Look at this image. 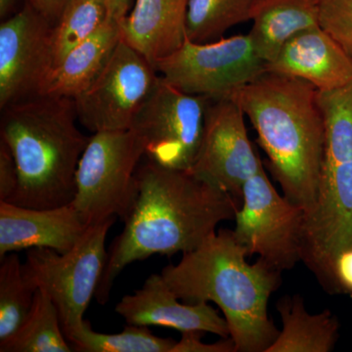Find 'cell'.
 Returning a JSON list of instances; mask_svg holds the SVG:
<instances>
[{"label":"cell","instance_id":"8992f818","mask_svg":"<svg viewBox=\"0 0 352 352\" xmlns=\"http://www.w3.org/2000/svg\"><path fill=\"white\" fill-rule=\"evenodd\" d=\"M145 156L131 129L90 136L76 176L71 205L87 227L119 217L126 221L139 194L138 168Z\"/></svg>","mask_w":352,"mask_h":352},{"label":"cell","instance_id":"52a82bcc","mask_svg":"<svg viewBox=\"0 0 352 352\" xmlns=\"http://www.w3.org/2000/svg\"><path fill=\"white\" fill-rule=\"evenodd\" d=\"M115 221L113 217L88 227L78 244L65 254L46 248L28 250L23 263L25 279L54 303L69 342L87 323L83 317L103 274L106 237Z\"/></svg>","mask_w":352,"mask_h":352},{"label":"cell","instance_id":"484cf974","mask_svg":"<svg viewBox=\"0 0 352 352\" xmlns=\"http://www.w3.org/2000/svg\"><path fill=\"white\" fill-rule=\"evenodd\" d=\"M319 25L352 60V0H320Z\"/></svg>","mask_w":352,"mask_h":352},{"label":"cell","instance_id":"4316f807","mask_svg":"<svg viewBox=\"0 0 352 352\" xmlns=\"http://www.w3.org/2000/svg\"><path fill=\"white\" fill-rule=\"evenodd\" d=\"M18 170L10 148L0 139V201H9L18 187Z\"/></svg>","mask_w":352,"mask_h":352},{"label":"cell","instance_id":"7402d4cb","mask_svg":"<svg viewBox=\"0 0 352 352\" xmlns=\"http://www.w3.org/2000/svg\"><path fill=\"white\" fill-rule=\"evenodd\" d=\"M254 0H188L186 38L210 43L222 38L229 29L251 21Z\"/></svg>","mask_w":352,"mask_h":352},{"label":"cell","instance_id":"277c9868","mask_svg":"<svg viewBox=\"0 0 352 352\" xmlns=\"http://www.w3.org/2000/svg\"><path fill=\"white\" fill-rule=\"evenodd\" d=\"M74 99L38 95L1 110L0 139L12 152L18 187L9 203L31 208L69 205L90 138L76 126Z\"/></svg>","mask_w":352,"mask_h":352},{"label":"cell","instance_id":"6da1fadb","mask_svg":"<svg viewBox=\"0 0 352 352\" xmlns=\"http://www.w3.org/2000/svg\"><path fill=\"white\" fill-rule=\"evenodd\" d=\"M139 194L124 230L107 251L95 298L105 305L113 282L129 264L200 247L220 222L235 219L240 201L189 170H173L144 157Z\"/></svg>","mask_w":352,"mask_h":352},{"label":"cell","instance_id":"9a60e30c","mask_svg":"<svg viewBox=\"0 0 352 352\" xmlns=\"http://www.w3.org/2000/svg\"><path fill=\"white\" fill-rule=\"evenodd\" d=\"M87 228L71 204L41 210L0 201V258L36 248L65 254L78 244Z\"/></svg>","mask_w":352,"mask_h":352},{"label":"cell","instance_id":"f1b7e54d","mask_svg":"<svg viewBox=\"0 0 352 352\" xmlns=\"http://www.w3.org/2000/svg\"><path fill=\"white\" fill-rule=\"evenodd\" d=\"M333 280L338 294L352 295V248L340 252L336 259Z\"/></svg>","mask_w":352,"mask_h":352},{"label":"cell","instance_id":"d4e9b609","mask_svg":"<svg viewBox=\"0 0 352 352\" xmlns=\"http://www.w3.org/2000/svg\"><path fill=\"white\" fill-rule=\"evenodd\" d=\"M107 18L104 0H75L53 25V69L69 51L96 32Z\"/></svg>","mask_w":352,"mask_h":352},{"label":"cell","instance_id":"83f0119b","mask_svg":"<svg viewBox=\"0 0 352 352\" xmlns=\"http://www.w3.org/2000/svg\"><path fill=\"white\" fill-rule=\"evenodd\" d=\"M180 340L176 342L173 352H236L235 344L231 338H222L215 344H204L201 340L204 333H182Z\"/></svg>","mask_w":352,"mask_h":352},{"label":"cell","instance_id":"7a4b0ae2","mask_svg":"<svg viewBox=\"0 0 352 352\" xmlns=\"http://www.w3.org/2000/svg\"><path fill=\"white\" fill-rule=\"evenodd\" d=\"M179 263L162 270L166 285L187 303L214 302L224 315L236 352H266L279 331L268 316V300L281 272L259 258L254 264L233 230L220 229Z\"/></svg>","mask_w":352,"mask_h":352},{"label":"cell","instance_id":"1f68e13d","mask_svg":"<svg viewBox=\"0 0 352 352\" xmlns=\"http://www.w3.org/2000/svg\"><path fill=\"white\" fill-rule=\"evenodd\" d=\"M20 0H0V19L2 21L8 19L16 11Z\"/></svg>","mask_w":352,"mask_h":352},{"label":"cell","instance_id":"cb8c5ba5","mask_svg":"<svg viewBox=\"0 0 352 352\" xmlns=\"http://www.w3.org/2000/svg\"><path fill=\"white\" fill-rule=\"evenodd\" d=\"M176 342L153 335L145 326L129 325L118 333H97L87 321L71 344L80 352H173Z\"/></svg>","mask_w":352,"mask_h":352},{"label":"cell","instance_id":"d6986e66","mask_svg":"<svg viewBox=\"0 0 352 352\" xmlns=\"http://www.w3.org/2000/svg\"><path fill=\"white\" fill-rule=\"evenodd\" d=\"M319 11L320 0H254L249 34L264 61H273L298 32L319 25Z\"/></svg>","mask_w":352,"mask_h":352},{"label":"cell","instance_id":"2e32d148","mask_svg":"<svg viewBox=\"0 0 352 352\" xmlns=\"http://www.w3.org/2000/svg\"><path fill=\"white\" fill-rule=\"evenodd\" d=\"M266 69L305 80L318 91L337 89L352 82V60L320 25L292 36Z\"/></svg>","mask_w":352,"mask_h":352},{"label":"cell","instance_id":"5b68a950","mask_svg":"<svg viewBox=\"0 0 352 352\" xmlns=\"http://www.w3.org/2000/svg\"><path fill=\"white\" fill-rule=\"evenodd\" d=\"M318 97L325 147L316 203L305 215L302 261L324 288L338 294L333 264L352 248V82Z\"/></svg>","mask_w":352,"mask_h":352},{"label":"cell","instance_id":"30bf717a","mask_svg":"<svg viewBox=\"0 0 352 352\" xmlns=\"http://www.w3.org/2000/svg\"><path fill=\"white\" fill-rule=\"evenodd\" d=\"M208 103V97L186 94L160 76L131 127L142 141L144 157L173 170H191Z\"/></svg>","mask_w":352,"mask_h":352},{"label":"cell","instance_id":"4fadbf2b","mask_svg":"<svg viewBox=\"0 0 352 352\" xmlns=\"http://www.w3.org/2000/svg\"><path fill=\"white\" fill-rule=\"evenodd\" d=\"M53 25L25 1L0 25V109L41 95L54 66Z\"/></svg>","mask_w":352,"mask_h":352},{"label":"cell","instance_id":"603a6c76","mask_svg":"<svg viewBox=\"0 0 352 352\" xmlns=\"http://www.w3.org/2000/svg\"><path fill=\"white\" fill-rule=\"evenodd\" d=\"M34 293L19 256L10 252L0 258V342L10 338L24 323Z\"/></svg>","mask_w":352,"mask_h":352},{"label":"cell","instance_id":"3957f363","mask_svg":"<svg viewBox=\"0 0 352 352\" xmlns=\"http://www.w3.org/2000/svg\"><path fill=\"white\" fill-rule=\"evenodd\" d=\"M228 97L258 133L283 195L309 214L318 195L325 147L318 90L300 78L265 72Z\"/></svg>","mask_w":352,"mask_h":352},{"label":"cell","instance_id":"8fae6325","mask_svg":"<svg viewBox=\"0 0 352 352\" xmlns=\"http://www.w3.org/2000/svg\"><path fill=\"white\" fill-rule=\"evenodd\" d=\"M159 76L142 54L120 38L100 75L74 98L78 122L92 133L131 129Z\"/></svg>","mask_w":352,"mask_h":352},{"label":"cell","instance_id":"4dcf8cb0","mask_svg":"<svg viewBox=\"0 0 352 352\" xmlns=\"http://www.w3.org/2000/svg\"><path fill=\"white\" fill-rule=\"evenodd\" d=\"M107 8L108 17L120 22L129 14L131 0H104Z\"/></svg>","mask_w":352,"mask_h":352},{"label":"cell","instance_id":"f546056e","mask_svg":"<svg viewBox=\"0 0 352 352\" xmlns=\"http://www.w3.org/2000/svg\"><path fill=\"white\" fill-rule=\"evenodd\" d=\"M74 1L75 0H29L30 3L53 25L57 24Z\"/></svg>","mask_w":352,"mask_h":352},{"label":"cell","instance_id":"ba28073f","mask_svg":"<svg viewBox=\"0 0 352 352\" xmlns=\"http://www.w3.org/2000/svg\"><path fill=\"white\" fill-rule=\"evenodd\" d=\"M233 232L248 256L258 254L280 271L302 261L305 212L271 184L263 166L243 187Z\"/></svg>","mask_w":352,"mask_h":352},{"label":"cell","instance_id":"5bb4252c","mask_svg":"<svg viewBox=\"0 0 352 352\" xmlns=\"http://www.w3.org/2000/svg\"><path fill=\"white\" fill-rule=\"evenodd\" d=\"M161 274H152L142 288L124 296L115 311L127 325L157 326L180 333L201 332L230 338L226 318L208 302L182 303Z\"/></svg>","mask_w":352,"mask_h":352},{"label":"cell","instance_id":"e0dca14e","mask_svg":"<svg viewBox=\"0 0 352 352\" xmlns=\"http://www.w3.org/2000/svg\"><path fill=\"white\" fill-rule=\"evenodd\" d=\"M188 0H136L120 21L122 41L155 67L186 41Z\"/></svg>","mask_w":352,"mask_h":352},{"label":"cell","instance_id":"7c38bea8","mask_svg":"<svg viewBox=\"0 0 352 352\" xmlns=\"http://www.w3.org/2000/svg\"><path fill=\"white\" fill-rule=\"evenodd\" d=\"M245 116L230 97L208 98L200 149L189 170L238 201L245 183L263 166L248 136Z\"/></svg>","mask_w":352,"mask_h":352},{"label":"cell","instance_id":"44dd1931","mask_svg":"<svg viewBox=\"0 0 352 352\" xmlns=\"http://www.w3.org/2000/svg\"><path fill=\"white\" fill-rule=\"evenodd\" d=\"M59 314L50 296L36 289L31 310L14 335L0 342L1 352H71Z\"/></svg>","mask_w":352,"mask_h":352},{"label":"cell","instance_id":"9c48e42d","mask_svg":"<svg viewBox=\"0 0 352 352\" xmlns=\"http://www.w3.org/2000/svg\"><path fill=\"white\" fill-rule=\"evenodd\" d=\"M266 65L248 34L203 43L186 38L155 68L186 94L223 98L263 75Z\"/></svg>","mask_w":352,"mask_h":352},{"label":"cell","instance_id":"ffe728a7","mask_svg":"<svg viewBox=\"0 0 352 352\" xmlns=\"http://www.w3.org/2000/svg\"><path fill=\"white\" fill-rule=\"evenodd\" d=\"M283 329L266 352H329L339 339L337 317L324 310L311 314L300 295L285 296L277 302Z\"/></svg>","mask_w":352,"mask_h":352},{"label":"cell","instance_id":"ac0fdd59","mask_svg":"<svg viewBox=\"0 0 352 352\" xmlns=\"http://www.w3.org/2000/svg\"><path fill=\"white\" fill-rule=\"evenodd\" d=\"M120 38V23L108 17L52 69L41 95L76 98L100 75Z\"/></svg>","mask_w":352,"mask_h":352}]
</instances>
